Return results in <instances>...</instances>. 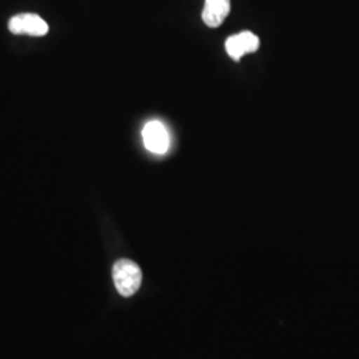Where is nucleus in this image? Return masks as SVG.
I'll list each match as a JSON object with an SVG mask.
<instances>
[{
  "label": "nucleus",
  "instance_id": "nucleus-4",
  "mask_svg": "<svg viewBox=\"0 0 359 359\" xmlns=\"http://www.w3.org/2000/svg\"><path fill=\"white\" fill-rule=\"evenodd\" d=\"M259 47V39L250 31H244L237 35H231L225 43V48L233 60L240 62L245 53L256 52Z\"/></svg>",
  "mask_w": 359,
  "mask_h": 359
},
{
  "label": "nucleus",
  "instance_id": "nucleus-5",
  "mask_svg": "<svg viewBox=\"0 0 359 359\" xmlns=\"http://www.w3.org/2000/svg\"><path fill=\"white\" fill-rule=\"evenodd\" d=\"M231 13V0H205L203 10V20L206 26L216 28Z\"/></svg>",
  "mask_w": 359,
  "mask_h": 359
},
{
  "label": "nucleus",
  "instance_id": "nucleus-3",
  "mask_svg": "<svg viewBox=\"0 0 359 359\" xmlns=\"http://www.w3.org/2000/svg\"><path fill=\"white\" fill-rule=\"evenodd\" d=\"M142 142L145 148L152 154H167L170 140L165 126L157 120L147 123L142 129Z\"/></svg>",
  "mask_w": 359,
  "mask_h": 359
},
{
  "label": "nucleus",
  "instance_id": "nucleus-2",
  "mask_svg": "<svg viewBox=\"0 0 359 359\" xmlns=\"http://www.w3.org/2000/svg\"><path fill=\"white\" fill-rule=\"evenodd\" d=\"M8 28L15 35L44 36L48 32V25L36 13L15 15L8 23Z\"/></svg>",
  "mask_w": 359,
  "mask_h": 359
},
{
  "label": "nucleus",
  "instance_id": "nucleus-1",
  "mask_svg": "<svg viewBox=\"0 0 359 359\" xmlns=\"http://www.w3.org/2000/svg\"><path fill=\"white\" fill-rule=\"evenodd\" d=\"M116 289L123 297L135 294L142 285V273L140 266L130 259L116 261L112 270Z\"/></svg>",
  "mask_w": 359,
  "mask_h": 359
}]
</instances>
